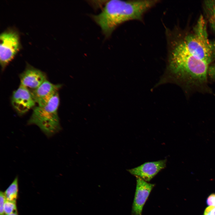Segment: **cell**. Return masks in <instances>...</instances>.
<instances>
[{
  "label": "cell",
  "mask_w": 215,
  "mask_h": 215,
  "mask_svg": "<svg viewBox=\"0 0 215 215\" xmlns=\"http://www.w3.org/2000/svg\"><path fill=\"white\" fill-rule=\"evenodd\" d=\"M20 85L33 90L47 80V76L44 72L29 64L20 75Z\"/></svg>",
  "instance_id": "9"
},
{
  "label": "cell",
  "mask_w": 215,
  "mask_h": 215,
  "mask_svg": "<svg viewBox=\"0 0 215 215\" xmlns=\"http://www.w3.org/2000/svg\"><path fill=\"white\" fill-rule=\"evenodd\" d=\"M192 31L174 40L171 50L189 53L211 64L214 59L213 45L208 39L202 16L199 17Z\"/></svg>",
  "instance_id": "3"
},
{
  "label": "cell",
  "mask_w": 215,
  "mask_h": 215,
  "mask_svg": "<svg viewBox=\"0 0 215 215\" xmlns=\"http://www.w3.org/2000/svg\"><path fill=\"white\" fill-rule=\"evenodd\" d=\"M205 9L210 25L215 32V0H207L204 2Z\"/></svg>",
  "instance_id": "12"
},
{
  "label": "cell",
  "mask_w": 215,
  "mask_h": 215,
  "mask_svg": "<svg viewBox=\"0 0 215 215\" xmlns=\"http://www.w3.org/2000/svg\"><path fill=\"white\" fill-rule=\"evenodd\" d=\"M20 36L16 29L9 27L0 35V62L3 70L21 48Z\"/></svg>",
  "instance_id": "5"
},
{
  "label": "cell",
  "mask_w": 215,
  "mask_h": 215,
  "mask_svg": "<svg viewBox=\"0 0 215 215\" xmlns=\"http://www.w3.org/2000/svg\"><path fill=\"white\" fill-rule=\"evenodd\" d=\"M136 192L133 203V215H142L143 207L154 185L136 177Z\"/></svg>",
  "instance_id": "7"
},
{
  "label": "cell",
  "mask_w": 215,
  "mask_h": 215,
  "mask_svg": "<svg viewBox=\"0 0 215 215\" xmlns=\"http://www.w3.org/2000/svg\"><path fill=\"white\" fill-rule=\"evenodd\" d=\"M4 193L6 200L16 202L19 196L18 178L16 176Z\"/></svg>",
  "instance_id": "11"
},
{
  "label": "cell",
  "mask_w": 215,
  "mask_h": 215,
  "mask_svg": "<svg viewBox=\"0 0 215 215\" xmlns=\"http://www.w3.org/2000/svg\"><path fill=\"white\" fill-rule=\"evenodd\" d=\"M212 44L213 47L214 59H215V41L213 42Z\"/></svg>",
  "instance_id": "17"
},
{
  "label": "cell",
  "mask_w": 215,
  "mask_h": 215,
  "mask_svg": "<svg viewBox=\"0 0 215 215\" xmlns=\"http://www.w3.org/2000/svg\"><path fill=\"white\" fill-rule=\"evenodd\" d=\"M206 203L209 206L215 207V193L210 194L207 198Z\"/></svg>",
  "instance_id": "15"
},
{
  "label": "cell",
  "mask_w": 215,
  "mask_h": 215,
  "mask_svg": "<svg viewBox=\"0 0 215 215\" xmlns=\"http://www.w3.org/2000/svg\"><path fill=\"white\" fill-rule=\"evenodd\" d=\"M59 104L58 92L45 105L33 108L28 124L38 126L48 137H50L61 130L58 109Z\"/></svg>",
  "instance_id": "4"
},
{
  "label": "cell",
  "mask_w": 215,
  "mask_h": 215,
  "mask_svg": "<svg viewBox=\"0 0 215 215\" xmlns=\"http://www.w3.org/2000/svg\"><path fill=\"white\" fill-rule=\"evenodd\" d=\"M4 215H19L18 212L10 214H4Z\"/></svg>",
  "instance_id": "18"
},
{
  "label": "cell",
  "mask_w": 215,
  "mask_h": 215,
  "mask_svg": "<svg viewBox=\"0 0 215 215\" xmlns=\"http://www.w3.org/2000/svg\"><path fill=\"white\" fill-rule=\"evenodd\" d=\"M157 0L109 1L98 14L92 15L103 34L109 37L121 24L132 20H141L143 14L158 2Z\"/></svg>",
  "instance_id": "2"
},
{
  "label": "cell",
  "mask_w": 215,
  "mask_h": 215,
  "mask_svg": "<svg viewBox=\"0 0 215 215\" xmlns=\"http://www.w3.org/2000/svg\"><path fill=\"white\" fill-rule=\"evenodd\" d=\"M12 105L19 114H23L33 108L36 103L31 92L27 88L20 85L13 93L12 97Z\"/></svg>",
  "instance_id": "6"
},
{
  "label": "cell",
  "mask_w": 215,
  "mask_h": 215,
  "mask_svg": "<svg viewBox=\"0 0 215 215\" xmlns=\"http://www.w3.org/2000/svg\"><path fill=\"white\" fill-rule=\"evenodd\" d=\"M202 215H215V207L208 206L205 209Z\"/></svg>",
  "instance_id": "16"
},
{
  "label": "cell",
  "mask_w": 215,
  "mask_h": 215,
  "mask_svg": "<svg viewBox=\"0 0 215 215\" xmlns=\"http://www.w3.org/2000/svg\"><path fill=\"white\" fill-rule=\"evenodd\" d=\"M6 199L4 192L0 191V215H4V205Z\"/></svg>",
  "instance_id": "14"
},
{
  "label": "cell",
  "mask_w": 215,
  "mask_h": 215,
  "mask_svg": "<svg viewBox=\"0 0 215 215\" xmlns=\"http://www.w3.org/2000/svg\"><path fill=\"white\" fill-rule=\"evenodd\" d=\"M171 51L162 81L170 79L188 89L205 86L210 64L189 53Z\"/></svg>",
  "instance_id": "1"
},
{
  "label": "cell",
  "mask_w": 215,
  "mask_h": 215,
  "mask_svg": "<svg viewBox=\"0 0 215 215\" xmlns=\"http://www.w3.org/2000/svg\"><path fill=\"white\" fill-rule=\"evenodd\" d=\"M4 214L18 212L16 202L6 200L4 205Z\"/></svg>",
  "instance_id": "13"
},
{
  "label": "cell",
  "mask_w": 215,
  "mask_h": 215,
  "mask_svg": "<svg viewBox=\"0 0 215 215\" xmlns=\"http://www.w3.org/2000/svg\"><path fill=\"white\" fill-rule=\"evenodd\" d=\"M167 160L145 163L136 167L128 170L132 174L148 182L150 180L166 166Z\"/></svg>",
  "instance_id": "8"
},
{
  "label": "cell",
  "mask_w": 215,
  "mask_h": 215,
  "mask_svg": "<svg viewBox=\"0 0 215 215\" xmlns=\"http://www.w3.org/2000/svg\"><path fill=\"white\" fill-rule=\"evenodd\" d=\"M61 87L60 84H54L46 80L31 93L36 103L42 106L58 93Z\"/></svg>",
  "instance_id": "10"
}]
</instances>
